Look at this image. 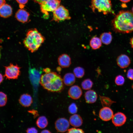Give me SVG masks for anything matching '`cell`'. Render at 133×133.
<instances>
[{
	"label": "cell",
	"mask_w": 133,
	"mask_h": 133,
	"mask_svg": "<svg viewBox=\"0 0 133 133\" xmlns=\"http://www.w3.org/2000/svg\"><path fill=\"white\" fill-rule=\"evenodd\" d=\"M112 29L116 33H128L133 31V13L122 10L116 15L111 21Z\"/></svg>",
	"instance_id": "obj_1"
},
{
	"label": "cell",
	"mask_w": 133,
	"mask_h": 133,
	"mask_svg": "<svg viewBox=\"0 0 133 133\" xmlns=\"http://www.w3.org/2000/svg\"><path fill=\"white\" fill-rule=\"evenodd\" d=\"M40 83L45 89L52 92H59L64 88V82L61 76L51 71L45 73L40 77Z\"/></svg>",
	"instance_id": "obj_2"
},
{
	"label": "cell",
	"mask_w": 133,
	"mask_h": 133,
	"mask_svg": "<svg viewBox=\"0 0 133 133\" xmlns=\"http://www.w3.org/2000/svg\"><path fill=\"white\" fill-rule=\"evenodd\" d=\"M45 38L36 29L27 32L23 43L25 47L31 52L37 50L44 42Z\"/></svg>",
	"instance_id": "obj_3"
},
{
	"label": "cell",
	"mask_w": 133,
	"mask_h": 133,
	"mask_svg": "<svg viewBox=\"0 0 133 133\" xmlns=\"http://www.w3.org/2000/svg\"><path fill=\"white\" fill-rule=\"evenodd\" d=\"M90 7L94 12L97 10L105 15L115 14L111 0H91Z\"/></svg>",
	"instance_id": "obj_4"
},
{
	"label": "cell",
	"mask_w": 133,
	"mask_h": 133,
	"mask_svg": "<svg viewBox=\"0 0 133 133\" xmlns=\"http://www.w3.org/2000/svg\"><path fill=\"white\" fill-rule=\"evenodd\" d=\"M53 12V21L58 22L71 18L68 11L62 5H60Z\"/></svg>",
	"instance_id": "obj_5"
},
{
	"label": "cell",
	"mask_w": 133,
	"mask_h": 133,
	"mask_svg": "<svg viewBox=\"0 0 133 133\" xmlns=\"http://www.w3.org/2000/svg\"><path fill=\"white\" fill-rule=\"evenodd\" d=\"M4 67V76L6 79H17L20 76V68L17 65H14L11 63L9 65Z\"/></svg>",
	"instance_id": "obj_6"
},
{
	"label": "cell",
	"mask_w": 133,
	"mask_h": 133,
	"mask_svg": "<svg viewBox=\"0 0 133 133\" xmlns=\"http://www.w3.org/2000/svg\"><path fill=\"white\" fill-rule=\"evenodd\" d=\"M61 0H47L40 5V9L43 13L54 11L60 5Z\"/></svg>",
	"instance_id": "obj_7"
},
{
	"label": "cell",
	"mask_w": 133,
	"mask_h": 133,
	"mask_svg": "<svg viewBox=\"0 0 133 133\" xmlns=\"http://www.w3.org/2000/svg\"><path fill=\"white\" fill-rule=\"evenodd\" d=\"M69 121L64 118H61L56 120L55 123V127L57 131L64 133L67 131L69 126Z\"/></svg>",
	"instance_id": "obj_8"
},
{
	"label": "cell",
	"mask_w": 133,
	"mask_h": 133,
	"mask_svg": "<svg viewBox=\"0 0 133 133\" xmlns=\"http://www.w3.org/2000/svg\"><path fill=\"white\" fill-rule=\"evenodd\" d=\"M112 119V123L115 126L119 127L125 124L127 117L124 113L118 112L113 115Z\"/></svg>",
	"instance_id": "obj_9"
},
{
	"label": "cell",
	"mask_w": 133,
	"mask_h": 133,
	"mask_svg": "<svg viewBox=\"0 0 133 133\" xmlns=\"http://www.w3.org/2000/svg\"><path fill=\"white\" fill-rule=\"evenodd\" d=\"M113 115L112 110L107 106L104 107L101 109L99 114L100 118L104 121H108L110 120Z\"/></svg>",
	"instance_id": "obj_10"
},
{
	"label": "cell",
	"mask_w": 133,
	"mask_h": 133,
	"mask_svg": "<svg viewBox=\"0 0 133 133\" xmlns=\"http://www.w3.org/2000/svg\"><path fill=\"white\" fill-rule=\"evenodd\" d=\"M68 94L71 99L74 100H77L81 97L82 91L81 88L78 86L74 85L69 88Z\"/></svg>",
	"instance_id": "obj_11"
},
{
	"label": "cell",
	"mask_w": 133,
	"mask_h": 133,
	"mask_svg": "<svg viewBox=\"0 0 133 133\" xmlns=\"http://www.w3.org/2000/svg\"><path fill=\"white\" fill-rule=\"evenodd\" d=\"M131 62L129 57L124 54H122L119 55L116 60L117 65L122 68H124L128 67L130 64Z\"/></svg>",
	"instance_id": "obj_12"
},
{
	"label": "cell",
	"mask_w": 133,
	"mask_h": 133,
	"mask_svg": "<svg viewBox=\"0 0 133 133\" xmlns=\"http://www.w3.org/2000/svg\"><path fill=\"white\" fill-rule=\"evenodd\" d=\"M58 62L59 65L62 67L67 68L71 64V59L68 54L64 53L59 56Z\"/></svg>",
	"instance_id": "obj_13"
},
{
	"label": "cell",
	"mask_w": 133,
	"mask_h": 133,
	"mask_svg": "<svg viewBox=\"0 0 133 133\" xmlns=\"http://www.w3.org/2000/svg\"><path fill=\"white\" fill-rule=\"evenodd\" d=\"M29 15V13L27 11L24 9H20L17 12L15 17L18 21L25 23L28 21Z\"/></svg>",
	"instance_id": "obj_14"
},
{
	"label": "cell",
	"mask_w": 133,
	"mask_h": 133,
	"mask_svg": "<svg viewBox=\"0 0 133 133\" xmlns=\"http://www.w3.org/2000/svg\"><path fill=\"white\" fill-rule=\"evenodd\" d=\"M33 102V99L31 96L27 93L22 94L19 99L20 104L25 107H28L30 106Z\"/></svg>",
	"instance_id": "obj_15"
},
{
	"label": "cell",
	"mask_w": 133,
	"mask_h": 133,
	"mask_svg": "<svg viewBox=\"0 0 133 133\" xmlns=\"http://www.w3.org/2000/svg\"><path fill=\"white\" fill-rule=\"evenodd\" d=\"M12 14V9L11 6L6 3L0 7V16L4 18L10 17Z\"/></svg>",
	"instance_id": "obj_16"
},
{
	"label": "cell",
	"mask_w": 133,
	"mask_h": 133,
	"mask_svg": "<svg viewBox=\"0 0 133 133\" xmlns=\"http://www.w3.org/2000/svg\"><path fill=\"white\" fill-rule=\"evenodd\" d=\"M69 122L72 126L76 128L80 127L82 125L83 120L80 115L75 114L70 116Z\"/></svg>",
	"instance_id": "obj_17"
},
{
	"label": "cell",
	"mask_w": 133,
	"mask_h": 133,
	"mask_svg": "<svg viewBox=\"0 0 133 133\" xmlns=\"http://www.w3.org/2000/svg\"><path fill=\"white\" fill-rule=\"evenodd\" d=\"M97 93L93 90H89L87 91L84 94L86 102L89 103L95 102L97 100Z\"/></svg>",
	"instance_id": "obj_18"
},
{
	"label": "cell",
	"mask_w": 133,
	"mask_h": 133,
	"mask_svg": "<svg viewBox=\"0 0 133 133\" xmlns=\"http://www.w3.org/2000/svg\"><path fill=\"white\" fill-rule=\"evenodd\" d=\"M74 74L68 73L65 75L63 79L64 83L67 86L73 84L75 81V77Z\"/></svg>",
	"instance_id": "obj_19"
},
{
	"label": "cell",
	"mask_w": 133,
	"mask_h": 133,
	"mask_svg": "<svg viewBox=\"0 0 133 133\" xmlns=\"http://www.w3.org/2000/svg\"><path fill=\"white\" fill-rule=\"evenodd\" d=\"M102 43L100 38L94 36L90 40L89 44L92 49L96 50L100 48L102 45Z\"/></svg>",
	"instance_id": "obj_20"
},
{
	"label": "cell",
	"mask_w": 133,
	"mask_h": 133,
	"mask_svg": "<svg viewBox=\"0 0 133 133\" xmlns=\"http://www.w3.org/2000/svg\"><path fill=\"white\" fill-rule=\"evenodd\" d=\"M100 38L103 44L108 45L111 42L112 36L111 32H104L101 34Z\"/></svg>",
	"instance_id": "obj_21"
},
{
	"label": "cell",
	"mask_w": 133,
	"mask_h": 133,
	"mask_svg": "<svg viewBox=\"0 0 133 133\" xmlns=\"http://www.w3.org/2000/svg\"><path fill=\"white\" fill-rule=\"evenodd\" d=\"M36 124L37 126L39 128L44 129L47 126L48 121L45 116H42L38 118L36 120Z\"/></svg>",
	"instance_id": "obj_22"
},
{
	"label": "cell",
	"mask_w": 133,
	"mask_h": 133,
	"mask_svg": "<svg viewBox=\"0 0 133 133\" xmlns=\"http://www.w3.org/2000/svg\"><path fill=\"white\" fill-rule=\"evenodd\" d=\"M73 72L75 76L78 78H82L84 76L85 73L84 69L80 66L75 68L73 69Z\"/></svg>",
	"instance_id": "obj_23"
},
{
	"label": "cell",
	"mask_w": 133,
	"mask_h": 133,
	"mask_svg": "<svg viewBox=\"0 0 133 133\" xmlns=\"http://www.w3.org/2000/svg\"><path fill=\"white\" fill-rule=\"evenodd\" d=\"M93 83L90 79H87L84 80L82 82L81 85L84 90H90L92 87Z\"/></svg>",
	"instance_id": "obj_24"
},
{
	"label": "cell",
	"mask_w": 133,
	"mask_h": 133,
	"mask_svg": "<svg viewBox=\"0 0 133 133\" xmlns=\"http://www.w3.org/2000/svg\"><path fill=\"white\" fill-rule=\"evenodd\" d=\"M7 95L4 92L0 91V107L5 106L7 103Z\"/></svg>",
	"instance_id": "obj_25"
},
{
	"label": "cell",
	"mask_w": 133,
	"mask_h": 133,
	"mask_svg": "<svg viewBox=\"0 0 133 133\" xmlns=\"http://www.w3.org/2000/svg\"><path fill=\"white\" fill-rule=\"evenodd\" d=\"M125 80L124 77L122 75H119L115 78V82L117 85L121 86L123 85L125 82Z\"/></svg>",
	"instance_id": "obj_26"
},
{
	"label": "cell",
	"mask_w": 133,
	"mask_h": 133,
	"mask_svg": "<svg viewBox=\"0 0 133 133\" xmlns=\"http://www.w3.org/2000/svg\"><path fill=\"white\" fill-rule=\"evenodd\" d=\"M68 110L70 114H74L76 113L78 111V108L76 104L75 103L71 104L68 107Z\"/></svg>",
	"instance_id": "obj_27"
},
{
	"label": "cell",
	"mask_w": 133,
	"mask_h": 133,
	"mask_svg": "<svg viewBox=\"0 0 133 133\" xmlns=\"http://www.w3.org/2000/svg\"><path fill=\"white\" fill-rule=\"evenodd\" d=\"M67 133H84L83 130L80 129L72 128L68 129Z\"/></svg>",
	"instance_id": "obj_28"
},
{
	"label": "cell",
	"mask_w": 133,
	"mask_h": 133,
	"mask_svg": "<svg viewBox=\"0 0 133 133\" xmlns=\"http://www.w3.org/2000/svg\"><path fill=\"white\" fill-rule=\"evenodd\" d=\"M127 77L129 79L133 80V69H130L128 70Z\"/></svg>",
	"instance_id": "obj_29"
},
{
	"label": "cell",
	"mask_w": 133,
	"mask_h": 133,
	"mask_svg": "<svg viewBox=\"0 0 133 133\" xmlns=\"http://www.w3.org/2000/svg\"><path fill=\"white\" fill-rule=\"evenodd\" d=\"M26 132L28 133H36L38 132V131L35 128L31 127L28 128L26 130Z\"/></svg>",
	"instance_id": "obj_30"
},
{
	"label": "cell",
	"mask_w": 133,
	"mask_h": 133,
	"mask_svg": "<svg viewBox=\"0 0 133 133\" xmlns=\"http://www.w3.org/2000/svg\"><path fill=\"white\" fill-rule=\"evenodd\" d=\"M17 1L20 5H24L26 4L28 0H16Z\"/></svg>",
	"instance_id": "obj_31"
},
{
	"label": "cell",
	"mask_w": 133,
	"mask_h": 133,
	"mask_svg": "<svg viewBox=\"0 0 133 133\" xmlns=\"http://www.w3.org/2000/svg\"><path fill=\"white\" fill-rule=\"evenodd\" d=\"M35 2L38 3L39 4H40L43 2L46 1L47 0H33Z\"/></svg>",
	"instance_id": "obj_32"
},
{
	"label": "cell",
	"mask_w": 133,
	"mask_h": 133,
	"mask_svg": "<svg viewBox=\"0 0 133 133\" xmlns=\"http://www.w3.org/2000/svg\"><path fill=\"white\" fill-rule=\"evenodd\" d=\"M4 79V78L2 74L0 73V84L2 82Z\"/></svg>",
	"instance_id": "obj_33"
},
{
	"label": "cell",
	"mask_w": 133,
	"mask_h": 133,
	"mask_svg": "<svg viewBox=\"0 0 133 133\" xmlns=\"http://www.w3.org/2000/svg\"><path fill=\"white\" fill-rule=\"evenodd\" d=\"M130 44L131 47L133 49V36L130 39Z\"/></svg>",
	"instance_id": "obj_34"
},
{
	"label": "cell",
	"mask_w": 133,
	"mask_h": 133,
	"mask_svg": "<svg viewBox=\"0 0 133 133\" xmlns=\"http://www.w3.org/2000/svg\"><path fill=\"white\" fill-rule=\"evenodd\" d=\"M6 0H0V7L6 3Z\"/></svg>",
	"instance_id": "obj_35"
},
{
	"label": "cell",
	"mask_w": 133,
	"mask_h": 133,
	"mask_svg": "<svg viewBox=\"0 0 133 133\" xmlns=\"http://www.w3.org/2000/svg\"><path fill=\"white\" fill-rule=\"evenodd\" d=\"M43 71L45 73L51 71L50 69L49 68H45L44 69Z\"/></svg>",
	"instance_id": "obj_36"
},
{
	"label": "cell",
	"mask_w": 133,
	"mask_h": 133,
	"mask_svg": "<svg viewBox=\"0 0 133 133\" xmlns=\"http://www.w3.org/2000/svg\"><path fill=\"white\" fill-rule=\"evenodd\" d=\"M41 133H51V132L48 130H44L42 131Z\"/></svg>",
	"instance_id": "obj_37"
},
{
	"label": "cell",
	"mask_w": 133,
	"mask_h": 133,
	"mask_svg": "<svg viewBox=\"0 0 133 133\" xmlns=\"http://www.w3.org/2000/svg\"><path fill=\"white\" fill-rule=\"evenodd\" d=\"M120 1L124 3H127L130 1L131 0H119Z\"/></svg>",
	"instance_id": "obj_38"
},
{
	"label": "cell",
	"mask_w": 133,
	"mask_h": 133,
	"mask_svg": "<svg viewBox=\"0 0 133 133\" xmlns=\"http://www.w3.org/2000/svg\"><path fill=\"white\" fill-rule=\"evenodd\" d=\"M132 12L133 13V6L132 7Z\"/></svg>",
	"instance_id": "obj_39"
},
{
	"label": "cell",
	"mask_w": 133,
	"mask_h": 133,
	"mask_svg": "<svg viewBox=\"0 0 133 133\" xmlns=\"http://www.w3.org/2000/svg\"><path fill=\"white\" fill-rule=\"evenodd\" d=\"M1 54L0 52V59L1 58Z\"/></svg>",
	"instance_id": "obj_40"
}]
</instances>
